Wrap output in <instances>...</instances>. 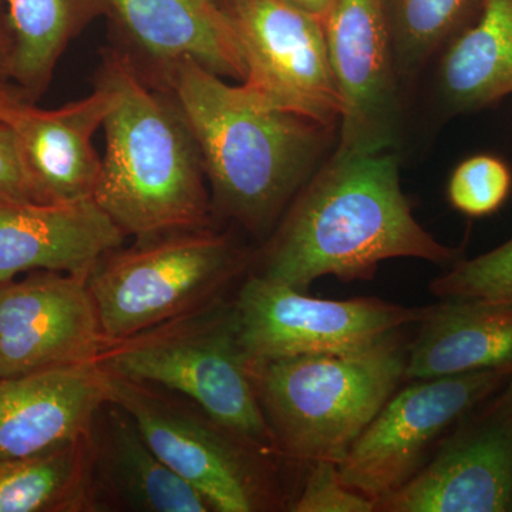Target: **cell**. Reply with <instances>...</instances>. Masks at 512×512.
<instances>
[{"mask_svg": "<svg viewBox=\"0 0 512 512\" xmlns=\"http://www.w3.org/2000/svg\"><path fill=\"white\" fill-rule=\"evenodd\" d=\"M460 256L414 218L396 151H333L286 208L254 274L306 292L325 276L372 281L387 259L454 265Z\"/></svg>", "mask_w": 512, "mask_h": 512, "instance_id": "obj_1", "label": "cell"}, {"mask_svg": "<svg viewBox=\"0 0 512 512\" xmlns=\"http://www.w3.org/2000/svg\"><path fill=\"white\" fill-rule=\"evenodd\" d=\"M148 77L173 96L191 128L212 212L268 238L323 164L333 130L278 109L247 84H229L192 60Z\"/></svg>", "mask_w": 512, "mask_h": 512, "instance_id": "obj_2", "label": "cell"}, {"mask_svg": "<svg viewBox=\"0 0 512 512\" xmlns=\"http://www.w3.org/2000/svg\"><path fill=\"white\" fill-rule=\"evenodd\" d=\"M96 80L114 104L103 123L106 151L93 200L126 237L211 228L200 151L173 96L124 50L104 56Z\"/></svg>", "mask_w": 512, "mask_h": 512, "instance_id": "obj_3", "label": "cell"}, {"mask_svg": "<svg viewBox=\"0 0 512 512\" xmlns=\"http://www.w3.org/2000/svg\"><path fill=\"white\" fill-rule=\"evenodd\" d=\"M394 332L369 348L254 362V380L279 457L339 464L404 380Z\"/></svg>", "mask_w": 512, "mask_h": 512, "instance_id": "obj_4", "label": "cell"}, {"mask_svg": "<svg viewBox=\"0 0 512 512\" xmlns=\"http://www.w3.org/2000/svg\"><path fill=\"white\" fill-rule=\"evenodd\" d=\"M97 365L183 396L265 456H279L234 302L221 299L130 338L107 342Z\"/></svg>", "mask_w": 512, "mask_h": 512, "instance_id": "obj_5", "label": "cell"}, {"mask_svg": "<svg viewBox=\"0 0 512 512\" xmlns=\"http://www.w3.org/2000/svg\"><path fill=\"white\" fill-rule=\"evenodd\" d=\"M247 249L214 228L136 239L104 255L87 278L107 342L130 338L224 299Z\"/></svg>", "mask_w": 512, "mask_h": 512, "instance_id": "obj_6", "label": "cell"}, {"mask_svg": "<svg viewBox=\"0 0 512 512\" xmlns=\"http://www.w3.org/2000/svg\"><path fill=\"white\" fill-rule=\"evenodd\" d=\"M107 373L110 402L130 414L141 436L212 511L258 512L278 503L268 456L211 419L191 400Z\"/></svg>", "mask_w": 512, "mask_h": 512, "instance_id": "obj_7", "label": "cell"}, {"mask_svg": "<svg viewBox=\"0 0 512 512\" xmlns=\"http://www.w3.org/2000/svg\"><path fill=\"white\" fill-rule=\"evenodd\" d=\"M511 379V372L484 370L397 389L340 461L343 483L376 504L416 476L436 441Z\"/></svg>", "mask_w": 512, "mask_h": 512, "instance_id": "obj_8", "label": "cell"}, {"mask_svg": "<svg viewBox=\"0 0 512 512\" xmlns=\"http://www.w3.org/2000/svg\"><path fill=\"white\" fill-rule=\"evenodd\" d=\"M234 308L254 362L355 352L420 323L429 312V306L407 308L377 298H313L256 274L242 284Z\"/></svg>", "mask_w": 512, "mask_h": 512, "instance_id": "obj_9", "label": "cell"}, {"mask_svg": "<svg viewBox=\"0 0 512 512\" xmlns=\"http://www.w3.org/2000/svg\"><path fill=\"white\" fill-rule=\"evenodd\" d=\"M244 56V82L278 109L335 131L342 103L319 16L285 0L225 3Z\"/></svg>", "mask_w": 512, "mask_h": 512, "instance_id": "obj_10", "label": "cell"}, {"mask_svg": "<svg viewBox=\"0 0 512 512\" xmlns=\"http://www.w3.org/2000/svg\"><path fill=\"white\" fill-rule=\"evenodd\" d=\"M319 18L342 103L335 153L396 151L402 101L384 0H329Z\"/></svg>", "mask_w": 512, "mask_h": 512, "instance_id": "obj_11", "label": "cell"}, {"mask_svg": "<svg viewBox=\"0 0 512 512\" xmlns=\"http://www.w3.org/2000/svg\"><path fill=\"white\" fill-rule=\"evenodd\" d=\"M474 412L416 476L376 501V511H512V379Z\"/></svg>", "mask_w": 512, "mask_h": 512, "instance_id": "obj_12", "label": "cell"}, {"mask_svg": "<svg viewBox=\"0 0 512 512\" xmlns=\"http://www.w3.org/2000/svg\"><path fill=\"white\" fill-rule=\"evenodd\" d=\"M106 343L86 276L35 271L0 284V380L97 363Z\"/></svg>", "mask_w": 512, "mask_h": 512, "instance_id": "obj_13", "label": "cell"}, {"mask_svg": "<svg viewBox=\"0 0 512 512\" xmlns=\"http://www.w3.org/2000/svg\"><path fill=\"white\" fill-rule=\"evenodd\" d=\"M127 53L148 76L183 60L242 83L247 77L234 23L222 0H106Z\"/></svg>", "mask_w": 512, "mask_h": 512, "instance_id": "obj_14", "label": "cell"}, {"mask_svg": "<svg viewBox=\"0 0 512 512\" xmlns=\"http://www.w3.org/2000/svg\"><path fill=\"white\" fill-rule=\"evenodd\" d=\"M113 104V92L96 80L92 94L59 109L43 110L19 100L3 113L2 121L18 140L37 201L93 198L101 170L93 138Z\"/></svg>", "mask_w": 512, "mask_h": 512, "instance_id": "obj_15", "label": "cell"}, {"mask_svg": "<svg viewBox=\"0 0 512 512\" xmlns=\"http://www.w3.org/2000/svg\"><path fill=\"white\" fill-rule=\"evenodd\" d=\"M126 238L93 198L33 202L0 194V284L35 271L89 278Z\"/></svg>", "mask_w": 512, "mask_h": 512, "instance_id": "obj_16", "label": "cell"}, {"mask_svg": "<svg viewBox=\"0 0 512 512\" xmlns=\"http://www.w3.org/2000/svg\"><path fill=\"white\" fill-rule=\"evenodd\" d=\"M109 402L107 373L97 363L0 380V460L37 456L89 436Z\"/></svg>", "mask_w": 512, "mask_h": 512, "instance_id": "obj_17", "label": "cell"}, {"mask_svg": "<svg viewBox=\"0 0 512 512\" xmlns=\"http://www.w3.org/2000/svg\"><path fill=\"white\" fill-rule=\"evenodd\" d=\"M93 427L94 487L104 507L137 512H211L208 501L148 446L126 410L106 403Z\"/></svg>", "mask_w": 512, "mask_h": 512, "instance_id": "obj_18", "label": "cell"}, {"mask_svg": "<svg viewBox=\"0 0 512 512\" xmlns=\"http://www.w3.org/2000/svg\"><path fill=\"white\" fill-rule=\"evenodd\" d=\"M484 370L512 373V303L450 298L429 306L403 382Z\"/></svg>", "mask_w": 512, "mask_h": 512, "instance_id": "obj_19", "label": "cell"}, {"mask_svg": "<svg viewBox=\"0 0 512 512\" xmlns=\"http://www.w3.org/2000/svg\"><path fill=\"white\" fill-rule=\"evenodd\" d=\"M439 90L453 114L512 96V0H484L476 22L443 50Z\"/></svg>", "mask_w": 512, "mask_h": 512, "instance_id": "obj_20", "label": "cell"}, {"mask_svg": "<svg viewBox=\"0 0 512 512\" xmlns=\"http://www.w3.org/2000/svg\"><path fill=\"white\" fill-rule=\"evenodd\" d=\"M12 40V83L29 103L49 89L57 64L87 26L107 16L106 0H0Z\"/></svg>", "mask_w": 512, "mask_h": 512, "instance_id": "obj_21", "label": "cell"}, {"mask_svg": "<svg viewBox=\"0 0 512 512\" xmlns=\"http://www.w3.org/2000/svg\"><path fill=\"white\" fill-rule=\"evenodd\" d=\"M90 511H100L93 431L37 456L0 460V512Z\"/></svg>", "mask_w": 512, "mask_h": 512, "instance_id": "obj_22", "label": "cell"}, {"mask_svg": "<svg viewBox=\"0 0 512 512\" xmlns=\"http://www.w3.org/2000/svg\"><path fill=\"white\" fill-rule=\"evenodd\" d=\"M400 80L416 77L468 26L484 0H384Z\"/></svg>", "mask_w": 512, "mask_h": 512, "instance_id": "obj_23", "label": "cell"}, {"mask_svg": "<svg viewBox=\"0 0 512 512\" xmlns=\"http://www.w3.org/2000/svg\"><path fill=\"white\" fill-rule=\"evenodd\" d=\"M430 291L441 299L512 303V238L487 254L460 259L431 282Z\"/></svg>", "mask_w": 512, "mask_h": 512, "instance_id": "obj_24", "label": "cell"}, {"mask_svg": "<svg viewBox=\"0 0 512 512\" xmlns=\"http://www.w3.org/2000/svg\"><path fill=\"white\" fill-rule=\"evenodd\" d=\"M512 188V173L505 161L477 154L457 165L448 181V201L468 217H487L500 210Z\"/></svg>", "mask_w": 512, "mask_h": 512, "instance_id": "obj_25", "label": "cell"}, {"mask_svg": "<svg viewBox=\"0 0 512 512\" xmlns=\"http://www.w3.org/2000/svg\"><path fill=\"white\" fill-rule=\"evenodd\" d=\"M289 511L372 512L376 511V504L343 483L339 464L320 461L312 464L311 474Z\"/></svg>", "mask_w": 512, "mask_h": 512, "instance_id": "obj_26", "label": "cell"}, {"mask_svg": "<svg viewBox=\"0 0 512 512\" xmlns=\"http://www.w3.org/2000/svg\"><path fill=\"white\" fill-rule=\"evenodd\" d=\"M0 194L19 201H37L12 128L0 120Z\"/></svg>", "mask_w": 512, "mask_h": 512, "instance_id": "obj_27", "label": "cell"}, {"mask_svg": "<svg viewBox=\"0 0 512 512\" xmlns=\"http://www.w3.org/2000/svg\"><path fill=\"white\" fill-rule=\"evenodd\" d=\"M12 40L5 16L0 12V87H15L12 83Z\"/></svg>", "mask_w": 512, "mask_h": 512, "instance_id": "obj_28", "label": "cell"}, {"mask_svg": "<svg viewBox=\"0 0 512 512\" xmlns=\"http://www.w3.org/2000/svg\"><path fill=\"white\" fill-rule=\"evenodd\" d=\"M285 2L296 6V8L306 10L312 15L320 16L325 12L329 0H285Z\"/></svg>", "mask_w": 512, "mask_h": 512, "instance_id": "obj_29", "label": "cell"}, {"mask_svg": "<svg viewBox=\"0 0 512 512\" xmlns=\"http://www.w3.org/2000/svg\"><path fill=\"white\" fill-rule=\"evenodd\" d=\"M20 99H22V93L16 87H0V120L10 104Z\"/></svg>", "mask_w": 512, "mask_h": 512, "instance_id": "obj_30", "label": "cell"}, {"mask_svg": "<svg viewBox=\"0 0 512 512\" xmlns=\"http://www.w3.org/2000/svg\"><path fill=\"white\" fill-rule=\"evenodd\" d=\"M222 2H224V5H225V3H227V2H228V0H222Z\"/></svg>", "mask_w": 512, "mask_h": 512, "instance_id": "obj_31", "label": "cell"}]
</instances>
